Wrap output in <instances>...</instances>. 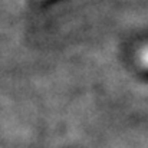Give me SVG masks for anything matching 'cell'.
<instances>
[{
    "label": "cell",
    "mask_w": 148,
    "mask_h": 148,
    "mask_svg": "<svg viewBox=\"0 0 148 148\" xmlns=\"http://www.w3.org/2000/svg\"><path fill=\"white\" fill-rule=\"evenodd\" d=\"M143 62H144V65L148 66V48L143 52Z\"/></svg>",
    "instance_id": "obj_1"
}]
</instances>
